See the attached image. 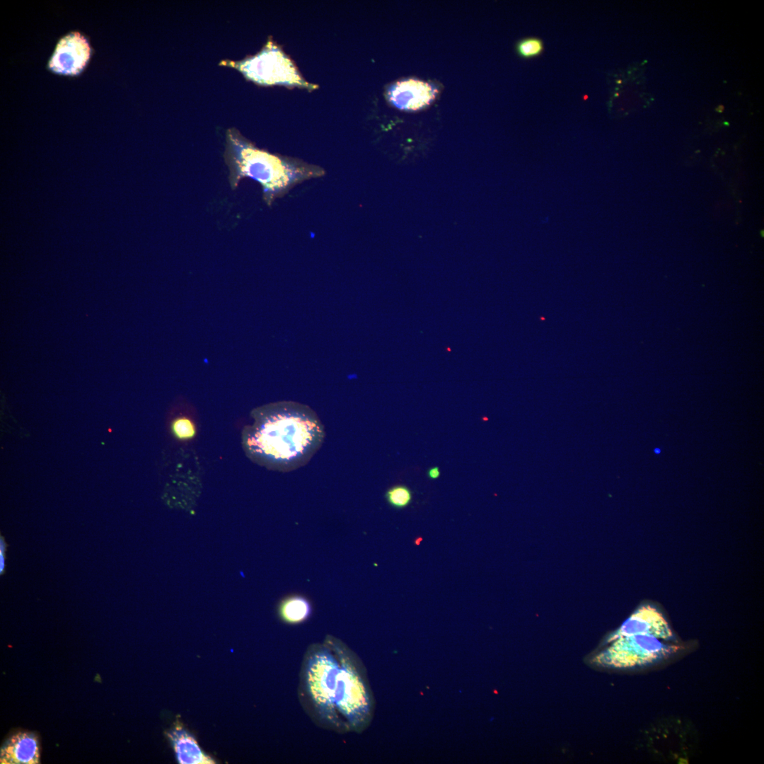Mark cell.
I'll list each match as a JSON object with an SVG mask.
<instances>
[{
	"label": "cell",
	"instance_id": "1",
	"mask_svg": "<svg viewBox=\"0 0 764 764\" xmlns=\"http://www.w3.org/2000/svg\"><path fill=\"white\" fill-rule=\"evenodd\" d=\"M241 432L246 456L267 469L289 472L306 465L321 447L324 426L309 406L294 401L270 403L250 412Z\"/></svg>",
	"mask_w": 764,
	"mask_h": 764
},
{
	"label": "cell",
	"instance_id": "2",
	"mask_svg": "<svg viewBox=\"0 0 764 764\" xmlns=\"http://www.w3.org/2000/svg\"><path fill=\"white\" fill-rule=\"evenodd\" d=\"M224 157L231 188L244 178H251L262 186L268 206L296 185L325 175L320 167L257 148L234 128L226 131Z\"/></svg>",
	"mask_w": 764,
	"mask_h": 764
},
{
	"label": "cell",
	"instance_id": "3",
	"mask_svg": "<svg viewBox=\"0 0 764 764\" xmlns=\"http://www.w3.org/2000/svg\"><path fill=\"white\" fill-rule=\"evenodd\" d=\"M339 661L324 641L306 649L299 673V700L318 727L340 734L349 731L336 708Z\"/></svg>",
	"mask_w": 764,
	"mask_h": 764
},
{
	"label": "cell",
	"instance_id": "4",
	"mask_svg": "<svg viewBox=\"0 0 764 764\" xmlns=\"http://www.w3.org/2000/svg\"><path fill=\"white\" fill-rule=\"evenodd\" d=\"M324 641L340 664L336 695L337 712L349 731L361 733L371 724L374 700L364 666L357 654L340 639L327 635Z\"/></svg>",
	"mask_w": 764,
	"mask_h": 764
},
{
	"label": "cell",
	"instance_id": "5",
	"mask_svg": "<svg viewBox=\"0 0 764 764\" xmlns=\"http://www.w3.org/2000/svg\"><path fill=\"white\" fill-rule=\"evenodd\" d=\"M219 65L234 68L248 80L260 85L312 88L301 77L291 61L272 40H269L263 48L253 56L241 61L224 59Z\"/></svg>",
	"mask_w": 764,
	"mask_h": 764
},
{
	"label": "cell",
	"instance_id": "6",
	"mask_svg": "<svg viewBox=\"0 0 764 764\" xmlns=\"http://www.w3.org/2000/svg\"><path fill=\"white\" fill-rule=\"evenodd\" d=\"M658 637L649 634L622 637L599 653L596 664L613 667H630L645 663L652 659V654L660 652L664 644Z\"/></svg>",
	"mask_w": 764,
	"mask_h": 764
},
{
	"label": "cell",
	"instance_id": "7",
	"mask_svg": "<svg viewBox=\"0 0 764 764\" xmlns=\"http://www.w3.org/2000/svg\"><path fill=\"white\" fill-rule=\"evenodd\" d=\"M90 52L85 37L78 32H73L59 41L49 66L57 73L76 74L86 65Z\"/></svg>",
	"mask_w": 764,
	"mask_h": 764
},
{
	"label": "cell",
	"instance_id": "8",
	"mask_svg": "<svg viewBox=\"0 0 764 764\" xmlns=\"http://www.w3.org/2000/svg\"><path fill=\"white\" fill-rule=\"evenodd\" d=\"M638 634H649L663 639L671 637V630L661 613L647 606L637 609L609 637L608 642Z\"/></svg>",
	"mask_w": 764,
	"mask_h": 764
},
{
	"label": "cell",
	"instance_id": "9",
	"mask_svg": "<svg viewBox=\"0 0 764 764\" xmlns=\"http://www.w3.org/2000/svg\"><path fill=\"white\" fill-rule=\"evenodd\" d=\"M436 90L428 83L408 79L398 81L388 91L390 102L399 109L417 110L429 105L435 98Z\"/></svg>",
	"mask_w": 764,
	"mask_h": 764
},
{
	"label": "cell",
	"instance_id": "10",
	"mask_svg": "<svg viewBox=\"0 0 764 764\" xmlns=\"http://www.w3.org/2000/svg\"><path fill=\"white\" fill-rule=\"evenodd\" d=\"M180 764H214L216 760L199 746L195 736L184 727L178 717L166 733Z\"/></svg>",
	"mask_w": 764,
	"mask_h": 764
},
{
	"label": "cell",
	"instance_id": "11",
	"mask_svg": "<svg viewBox=\"0 0 764 764\" xmlns=\"http://www.w3.org/2000/svg\"><path fill=\"white\" fill-rule=\"evenodd\" d=\"M39 748L31 733H19L11 737L1 750V763H37Z\"/></svg>",
	"mask_w": 764,
	"mask_h": 764
},
{
	"label": "cell",
	"instance_id": "12",
	"mask_svg": "<svg viewBox=\"0 0 764 764\" xmlns=\"http://www.w3.org/2000/svg\"><path fill=\"white\" fill-rule=\"evenodd\" d=\"M311 605L304 596L293 595L284 598L278 607L280 618L288 624H299L311 614Z\"/></svg>",
	"mask_w": 764,
	"mask_h": 764
},
{
	"label": "cell",
	"instance_id": "13",
	"mask_svg": "<svg viewBox=\"0 0 764 764\" xmlns=\"http://www.w3.org/2000/svg\"><path fill=\"white\" fill-rule=\"evenodd\" d=\"M170 430L173 437L180 441H189L197 434L196 424L186 415L174 417L170 422Z\"/></svg>",
	"mask_w": 764,
	"mask_h": 764
},
{
	"label": "cell",
	"instance_id": "14",
	"mask_svg": "<svg viewBox=\"0 0 764 764\" xmlns=\"http://www.w3.org/2000/svg\"><path fill=\"white\" fill-rule=\"evenodd\" d=\"M385 497L391 507L395 509H404L412 502V492L408 487L398 485L390 487L386 491Z\"/></svg>",
	"mask_w": 764,
	"mask_h": 764
},
{
	"label": "cell",
	"instance_id": "15",
	"mask_svg": "<svg viewBox=\"0 0 764 764\" xmlns=\"http://www.w3.org/2000/svg\"><path fill=\"white\" fill-rule=\"evenodd\" d=\"M544 48L542 40L538 37H527L517 44L518 54L523 58H531L541 54Z\"/></svg>",
	"mask_w": 764,
	"mask_h": 764
},
{
	"label": "cell",
	"instance_id": "16",
	"mask_svg": "<svg viewBox=\"0 0 764 764\" xmlns=\"http://www.w3.org/2000/svg\"><path fill=\"white\" fill-rule=\"evenodd\" d=\"M427 475L429 479L436 480L439 478L441 475L440 469L437 466H433L428 469Z\"/></svg>",
	"mask_w": 764,
	"mask_h": 764
},
{
	"label": "cell",
	"instance_id": "17",
	"mask_svg": "<svg viewBox=\"0 0 764 764\" xmlns=\"http://www.w3.org/2000/svg\"><path fill=\"white\" fill-rule=\"evenodd\" d=\"M4 564H5V562H4V555L2 554V551L0 550V572H1L3 571V569L4 568Z\"/></svg>",
	"mask_w": 764,
	"mask_h": 764
}]
</instances>
